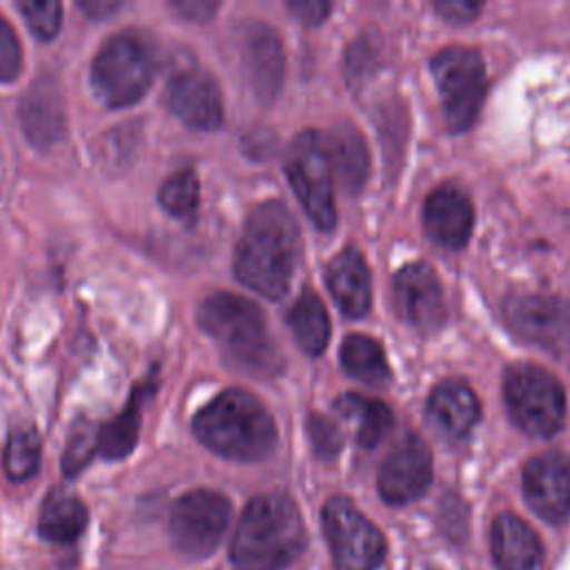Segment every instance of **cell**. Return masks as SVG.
Instances as JSON below:
<instances>
[{"instance_id": "cell-1", "label": "cell", "mask_w": 570, "mask_h": 570, "mask_svg": "<svg viewBox=\"0 0 570 570\" xmlns=\"http://www.w3.org/2000/svg\"><path fill=\"white\" fill-rule=\"evenodd\" d=\"M301 252L298 225L281 200H265L252 209L236 245L234 272L243 285L281 298L292 281Z\"/></svg>"}, {"instance_id": "cell-2", "label": "cell", "mask_w": 570, "mask_h": 570, "mask_svg": "<svg viewBox=\"0 0 570 570\" xmlns=\"http://www.w3.org/2000/svg\"><path fill=\"white\" fill-rule=\"evenodd\" d=\"M305 550V525L283 492L254 497L240 514L229 557L236 570H285Z\"/></svg>"}, {"instance_id": "cell-3", "label": "cell", "mask_w": 570, "mask_h": 570, "mask_svg": "<svg viewBox=\"0 0 570 570\" xmlns=\"http://www.w3.org/2000/svg\"><path fill=\"white\" fill-rule=\"evenodd\" d=\"M196 439L232 461H261L276 445L269 410L247 390H225L198 410L191 421Z\"/></svg>"}, {"instance_id": "cell-4", "label": "cell", "mask_w": 570, "mask_h": 570, "mask_svg": "<svg viewBox=\"0 0 570 570\" xmlns=\"http://www.w3.org/2000/svg\"><path fill=\"white\" fill-rule=\"evenodd\" d=\"M198 325L236 367L256 376L281 370V352L272 341L263 309L232 292H216L198 305Z\"/></svg>"}, {"instance_id": "cell-5", "label": "cell", "mask_w": 570, "mask_h": 570, "mask_svg": "<svg viewBox=\"0 0 570 570\" xmlns=\"http://www.w3.org/2000/svg\"><path fill=\"white\" fill-rule=\"evenodd\" d=\"M154 71L156 58L151 45L134 31H120L98 49L91 65V87L102 105L118 109L145 96Z\"/></svg>"}, {"instance_id": "cell-6", "label": "cell", "mask_w": 570, "mask_h": 570, "mask_svg": "<svg viewBox=\"0 0 570 570\" xmlns=\"http://www.w3.org/2000/svg\"><path fill=\"white\" fill-rule=\"evenodd\" d=\"M285 171L303 209L323 232L336 223L332 158L327 140L318 131H301L287 147Z\"/></svg>"}, {"instance_id": "cell-7", "label": "cell", "mask_w": 570, "mask_h": 570, "mask_svg": "<svg viewBox=\"0 0 570 570\" xmlns=\"http://www.w3.org/2000/svg\"><path fill=\"white\" fill-rule=\"evenodd\" d=\"M505 403L514 423L532 436H552L566 419L561 383L532 363H519L508 370Z\"/></svg>"}, {"instance_id": "cell-8", "label": "cell", "mask_w": 570, "mask_h": 570, "mask_svg": "<svg viewBox=\"0 0 570 570\" xmlns=\"http://www.w3.org/2000/svg\"><path fill=\"white\" fill-rule=\"evenodd\" d=\"M432 76L450 129H468L483 102L485 67L476 49L448 47L432 58Z\"/></svg>"}, {"instance_id": "cell-9", "label": "cell", "mask_w": 570, "mask_h": 570, "mask_svg": "<svg viewBox=\"0 0 570 570\" xmlns=\"http://www.w3.org/2000/svg\"><path fill=\"white\" fill-rule=\"evenodd\" d=\"M323 530L336 570H376L385 557L379 528L345 497H332L323 508Z\"/></svg>"}, {"instance_id": "cell-10", "label": "cell", "mask_w": 570, "mask_h": 570, "mask_svg": "<svg viewBox=\"0 0 570 570\" xmlns=\"http://www.w3.org/2000/svg\"><path fill=\"white\" fill-rule=\"evenodd\" d=\"M232 505L214 490H191L183 494L169 514V537L178 552L189 559L209 557L229 523Z\"/></svg>"}, {"instance_id": "cell-11", "label": "cell", "mask_w": 570, "mask_h": 570, "mask_svg": "<svg viewBox=\"0 0 570 570\" xmlns=\"http://www.w3.org/2000/svg\"><path fill=\"white\" fill-rule=\"evenodd\" d=\"M510 325L532 343L554 352L570 350V301L552 294H521L505 303Z\"/></svg>"}, {"instance_id": "cell-12", "label": "cell", "mask_w": 570, "mask_h": 570, "mask_svg": "<svg viewBox=\"0 0 570 570\" xmlns=\"http://www.w3.org/2000/svg\"><path fill=\"white\" fill-rule=\"evenodd\" d=\"M163 100L167 109L185 125L214 131L223 125V98L216 80L196 67H185L171 73L165 85Z\"/></svg>"}, {"instance_id": "cell-13", "label": "cell", "mask_w": 570, "mask_h": 570, "mask_svg": "<svg viewBox=\"0 0 570 570\" xmlns=\"http://www.w3.org/2000/svg\"><path fill=\"white\" fill-rule=\"evenodd\" d=\"M238 49L245 76L265 105H269L283 85L285 53L281 36L265 22H245L238 33Z\"/></svg>"}, {"instance_id": "cell-14", "label": "cell", "mask_w": 570, "mask_h": 570, "mask_svg": "<svg viewBox=\"0 0 570 570\" xmlns=\"http://www.w3.org/2000/svg\"><path fill=\"white\" fill-rule=\"evenodd\" d=\"M432 481V454L416 434L403 436L379 472V492L392 505L419 499Z\"/></svg>"}, {"instance_id": "cell-15", "label": "cell", "mask_w": 570, "mask_h": 570, "mask_svg": "<svg viewBox=\"0 0 570 570\" xmlns=\"http://www.w3.org/2000/svg\"><path fill=\"white\" fill-rule=\"evenodd\" d=\"M528 505L546 521L561 523L570 514V461L559 452H543L523 470Z\"/></svg>"}, {"instance_id": "cell-16", "label": "cell", "mask_w": 570, "mask_h": 570, "mask_svg": "<svg viewBox=\"0 0 570 570\" xmlns=\"http://www.w3.org/2000/svg\"><path fill=\"white\" fill-rule=\"evenodd\" d=\"M394 301L401 316L419 327L434 330L445 316V298L436 272L425 263H410L394 274Z\"/></svg>"}, {"instance_id": "cell-17", "label": "cell", "mask_w": 570, "mask_h": 570, "mask_svg": "<svg viewBox=\"0 0 570 570\" xmlns=\"http://www.w3.org/2000/svg\"><path fill=\"white\" fill-rule=\"evenodd\" d=\"M423 223L428 234L443 247L459 249L468 243L474 212L470 198L454 185H441L425 198Z\"/></svg>"}, {"instance_id": "cell-18", "label": "cell", "mask_w": 570, "mask_h": 570, "mask_svg": "<svg viewBox=\"0 0 570 570\" xmlns=\"http://www.w3.org/2000/svg\"><path fill=\"white\" fill-rule=\"evenodd\" d=\"M24 136L36 147H51L65 134V102L53 78H40L22 96L18 107Z\"/></svg>"}, {"instance_id": "cell-19", "label": "cell", "mask_w": 570, "mask_h": 570, "mask_svg": "<svg viewBox=\"0 0 570 570\" xmlns=\"http://www.w3.org/2000/svg\"><path fill=\"white\" fill-rule=\"evenodd\" d=\"M327 287L347 316H363L372 301L370 269L356 249H343L327 265Z\"/></svg>"}, {"instance_id": "cell-20", "label": "cell", "mask_w": 570, "mask_h": 570, "mask_svg": "<svg viewBox=\"0 0 570 570\" xmlns=\"http://www.w3.org/2000/svg\"><path fill=\"white\" fill-rule=\"evenodd\" d=\"M479 410L481 407L474 392L456 379L436 385L428 401L430 421L450 439L465 436L479 421Z\"/></svg>"}, {"instance_id": "cell-21", "label": "cell", "mask_w": 570, "mask_h": 570, "mask_svg": "<svg viewBox=\"0 0 570 570\" xmlns=\"http://www.w3.org/2000/svg\"><path fill=\"white\" fill-rule=\"evenodd\" d=\"M492 554L499 570H539L541 543L525 521L505 512L492 525Z\"/></svg>"}, {"instance_id": "cell-22", "label": "cell", "mask_w": 570, "mask_h": 570, "mask_svg": "<svg viewBox=\"0 0 570 570\" xmlns=\"http://www.w3.org/2000/svg\"><path fill=\"white\" fill-rule=\"evenodd\" d=\"M87 525L85 503L69 490H51L42 501L38 530L40 537L51 543H71L76 541Z\"/></svg>"}, {"instance_id": "cell-23", "label": "cell", "mask_w": 570, "mask_h": 570, "mask_svg": "<svg viewBox=\"0 0 570 570\" xmlns=\"http://www.w3.org/2000/svg\"><path fill=\"white\" fill-rule=\"evenodd\" d=\"M332 167L347 191H358L370 171V156L363 136L352 125H338L325 136Z\"/></svg>"}, {"instance_id": "cell-24", "label": "cell", "mask_w": 570, "mask_h": 570, "mask_svg": "<svg viewBox=\"0 0 570 570\" xmlns=\"http://www.w3.org/2000/svg\"><path fill=\"white\" fill-rule=\"evenodd\" d=\"M334 407L347 423H352L354 436L363 448H374L392 428V412L379 399L350 392L338 396Z\"/></svg>"}, {"instance_id": "cell-25", "label": "cell", "mask_w": 570, "mask_h": 570, "mask_svg": "<svg viewBox=\"0 0 570 570\" xmlns=\"http://www.w3.org/2000/svg\"><path fill=\"white\" fill-rule=\"evenodd\" d=\"M287 325L303 352L316 356L330 338V318L325 305L314 292H303L287 312Z\"/></svg>"}, {"instance_id": "cell-26", "label": "cell", "mask_w": 570, "mask_h": 570, "mask_svg": "<svg viewBox=\"0 0 570 570\" xmlns=\"http://www.w3.org/2000/svg\"><path fill=\"white\" fill-rule=\"evenodd\" d=\"M147 394H149V385H138L127 407L107 425H102L98 450L105 459H122L136 448L138 430H140V405Z\"/></svg>"}, {"instance_id": "cell-27", "label": "cell", "mask_w": 570, "mask_h": 570, "mask_svg": "<svg viewBox=\"0 0 570 570\" xmlns=\"http://www.w3.org/2000/svg\"><path fill=\"white\" fill-rule=\"evenodd\" d=\"M343 370L370 385H383L390 381V367L381 345L365 334H350L341 345Z\"/></svg>"}, {"instance_id": "cell-28", "label": "cell", "mask_w": 570, "mask_h": 570, "mask_svg": "<svg viewBox=\"0 0 570 570\" xmlns=\"http://www.w3.org/2000/svg\"><path fill=\"white\" fill-rule=\"evenodd\" d=\"M158 200L165 207L167 214L180 220H194L198 212V200H200V189H198V176L191 169H180L171 174L160 191Z\"/></svg>"}, {"instance_id": "cell-29", "label": "cell", "mask_w": 570, "mask_h": 570, "mask_svg": "<svg viewBox=\"0 0 570 570\" xmlns=\"http://www.w3.org/2000/svg\"><path fill=\"white\" fill-rule=\"evenodd\" d=\"M40 439L36 430L20 428L9 434L4 450V470L11 481H24L38 470Z\"/></svg>"}, {"instance_id": "cell-30", "label": "cell", "mask_w": 570, "mask_h": 570, "mask_svg": "<svg viewBox=\"0 0 570 570\" xmlns=\"http://www.w3.org/2000/svg\"><path fill=\"white\" fill-rule=\"evenodd\" d=\"M98 439H100V430H96V425L80 421L69 441H67V450L62 454V470L67 476H76L78 472L85 470V465L91 461L94 452L98 450Z\"/></svg>"}, {"instance_id": "cell-31", "label": "cell", "mask_w": 570, "mask_h": 570, "mask_svg": "<svg viewBox=\"0 0 570 570\" xmlns=\"http://www.w3.org/2000/svg\"><path fill=\"white\" fill-rule=\"evenodd\" d=\"M18 9L29 20L31 31L40 40H51L62 24V7L60 2H20Z\"/></svg>"}, {"instance_id": "cell-32", "label": "cell", "mask_w": 570, "mask_h": 570, "mask_svg": "<svg viewBox=\"0 0 570 570\" xmlns=\"http://www.w3.org/2000/svg\"><path fill=\"white\" fill-rule=\"evenodd\" d=\"M22 67L20 42L13 29L0 18V82H11L18 78Z\"/></svg>"}, {"instance_id": "cell-33", "label": "cell", "mask_w": 570, "mask_h": 570, "mask_svg": "<svg viewBox=\"0 0 570 570\" xmlns=\"http://www.w3.org/2000/svg\"><path fill=\"white\" fill-rule=\"evenodd\" d=\"M309 439L318 456H334L341 450V434L325 416H309Z\"/></svg>"}, {"instance_id": "cell-34", "label": "cell", "mask_w": 570, "mask_h": 570, "mask_svg": "<svg viewBox=\"0 0 570 570\" xmlns=\"http://www.w3.org/2000/svg\"><path fill=\"white\" fill-rule=\"evenodd\" d=\"M434 7L443 18L452 22H470L483 9V4L468 2V0H443V2H436Z\"/></svg>"}, {"instance_id": "cell-35", "label": "cell", "mask_w": 570, "mask_h": 570, "mask_svg": "<svg viewBox=\"0 0 570 570\" xmlns=\"http://www.w3.org/2000/svg\"><path fill=\"white\" fill-rule=\"evenodd\" d=\"M289 11L305 24H318L325 20V16L330 13V4L327 2H318V0H305V2H289L287 4Z\"/></svg>"}, {"instance_id": "cell-36", "label": "cell", "mask_w": 570, "mask_h": 570, "mask_svg": "<svg viewBox=\"0 0 570 570\" xmlns=\"http://www.w3.org/2000/svg\"><path fill=\"white\" fill-rule=\"evenodd\" d=\"M183 18L189 20H198V22H207L214 11L218 9V2H205V0H180L171 4Z\"/></svg>"}, {"instance_id": "cell-37", "label": "cell", "mask_w": 570, "mask_h": 570, "mask_svg": "<svg viewBox=\"0 0 570 570\" xmlns=\"http://www.w3.org/2000/svg\"><path fill=\"white\" fill-rule=\"evenodd\" d=\"M80 7L85 13H89V18H105L111 11H116L120 4L111 2V0H85V2H80Z\"/></svg>"}]
</instances>
